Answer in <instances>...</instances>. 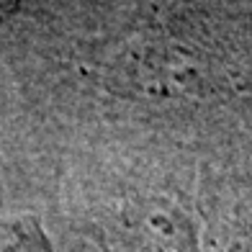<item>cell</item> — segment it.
Here are the masks:
<instances>
[{
  "label": "cell",
  "instance_id": "6da1fadb",
  "mask_svg": "<svg viewBox=\"0 0 252 252\" xmlns=\"http://www.w3.org/2000/svg\"><path fill=\"white\" fill-rule=\"evenodd\" d=\"M100 83L111 93L136 100H188L237 90L239 77L188 41L136 36L103 60Z\"/></svg>",
  "mask_w": 252,
  "mask_h": 252
},
{
  "label": "cell",
  "instance_id": "7a4b0ae2",
  "mask_svg": "<svg viewBox=\"0 0 252 252\" xmlns=\"http://www.w3.org/2000/svg\"><path fill=\"white\" fill-rule=\"evenodd\" d=\"M0 252H52L39 219L3 216L0 219Z\"/></svg>",
  "mask_w": 252,
  "mask_h": 252
},
{
  "label": "cell",
  "instance_id": "3957f363",
  "mask_svg": "<svg viewBox=\"0 0 252 252\" xmlns=\"http://www.w3.org/2000/svg\"><path fill=\"white\" fill-rule=\"evenodd\" d=\"M8 13H10V3L8 0H0V21H3Z\"/></svg>",
  "mask_w": 252,
  "mask_h": 252
}]
</instances>
